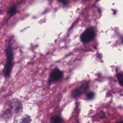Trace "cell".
Here are the masks:
<instances>
[{
    "instance_id": "6",
    "label": "cell",
    "mask_w": 123,
    "mask_h": 123,
    "mask_svg": "<svg viewBox=\"0 0 123 123\" xmlns=\"http://www.w3.org/2000/svg\"><path fill=\"white\" fill-rule=\"evenodd\" d=\"M117 77L118 80L119 84L121 86H123V74L122 73H118L117 74Z\"/></svg>"
},
{
    "instance_id": "3",
    "label": "cell",
    "mask_w": 123,
    "mask_h": 123,
    "mask_svg": "<svg viewBox=\"0 0 123 123\" xmlns=\"http://www.w3.org/2000/svg\"><path fill=\"white\" fill-rule=\"evenodd\" d=\"M63 76V74L62 71L58 68H55L51 72L49 81V83H53L61 79Z\"/></svg>"
},
{
    "instance_id": "10",
    "label": "cell",
    "mask_w": 123,
    "mask_h": 123,
    "mask_svg": "<svg viewBox=\"0 0 123 123\" xmlns=\"http://www.w3.org/2000/svg\"><path fill=\"white\" fill-rule=\"evenodd\" d=\"M59 1L63 5H66L68 4L67 0H59Z\"/></svg>"
},
{
    "instance_id": "5",
    "label": "cell",
    "mask_w": 123,
    "mask_h": 123,
    "mask_svg": "<svg viewBox=\"0 0 123 123\" xmlns=\"http://www.w3.org/2000/svg\"><path fill=\"white\" fill-rule=\"evenodd\" d=\"M62 118L59 116H53L50 119L51 123H61L62 121Z\"/></svg>"
},
{
    "instance_id": "9",
    "label": "cell",
    "mask_w": 123,
    "mask_h": 123,
    "mask_svg": "<svg viewBox=\"0 0 123 123\" xmlns=\"http://www.w3.org/2000/svg\"><path fill=\"white\" fill-rule=\"evenodd\" d=\"M31 121V119L29 116H25L22 119V122L26 123V122H30Z\"/></svg>"
},
{
    "instance_id": "8",
    "label": "cell",
    "mask_w": 123,
    "mask_h": 123,
    "mask_svg": "<svg viewBox=\"0 0 123 123\" xmlns=\"http://www.w3.org/2000/svg\"><path fill=\"white\" fill-rule=\"evenodd\" d=\"M95 96V94L93 92H90L86 94V97L88 99H92Z\"/></svg>"
},
{
    "instance_id": "2",
    "label": "cell",
    "mask_w": 123,
    "mask_h": 123,
    "mask_svg": "<svg viewBox=\"0 0 123 123\" xmlns=\"http://www.w3.org/2000/svg\"><path fill=\"white\" fill-rule=\"evenodd\" d=\"M95 36L94 30L92 28H87L81 35L80 39L83 43L89 42Z\"/></svg>"
},
{
    "instance_id": "4",
    "label": "cell",
    "mask_w": 123,
    "mask_h": 123,
    "mask_svg": "<svg viewBox=\"0 0 123 123\" xmlns=\"http://www.w3.org/2000/svg\"><path fill=\"white\" fill-rule=\"evenodd\" d=\"M88 87V85L84 84L80 86L79 87L76 88L72 92V96L74 98H76L79 97L83 93H84L87 89Z\"/></svg>"
},
{
    "instance_id": "7",
    "label": "cell",
    "mask_w": 123,
    "mask_h": 123,
    "mask_svg": "<svg viewBox=\"0 0 123 123\" xmlns=\"http://www.w3.org/2000/svg\"><path fill=\"white\" fill-rule=\"evenodd\" d=\"M17 12V9L16 7L15 6H13L11 7L8 11V13L11 15H13L15 14Z\"/></svg>"
},
{
    "instance_id": "1",
    "label": "cell",
    "mask_w": 123,
    "mask_h": 123,
    "mask_svg": "<svg viewBox=\"0 0 123 123\" xmlns=\"http://www.w3.org/2000/svg\"><path fill=\"white\" fill-rule=\"evenodd\" d=\"M6 52L7 62L4 69V74L6 77H8L10 76L11 71L12 70L13 60V51L12 45L10 42L8 43L6 48Z\"/></svg>"
}]
</instances>
